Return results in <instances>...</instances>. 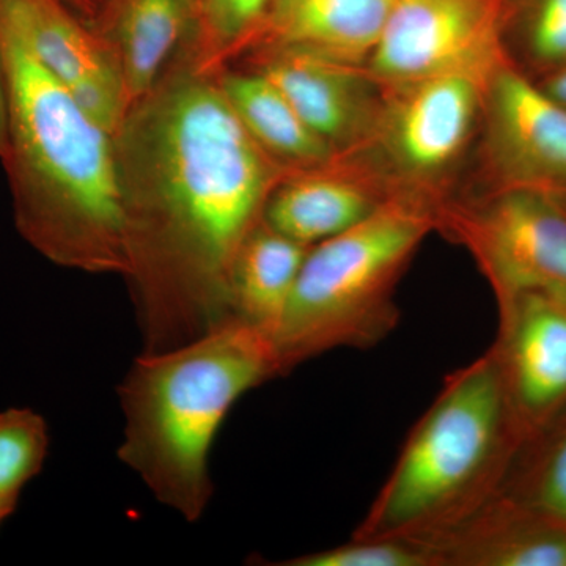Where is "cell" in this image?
<instances>
[{"label": "cell", "instance_id": "cell-21", "mask_svg": "<svg viewBox=\"0 0 566 566\" xmlns=\"http://www.w3.org/2000/svg\"><path fill=\"white\" fill-rule=\"evenodd\" d=\"M50 452L46 420L29 408L0 411V494L20 501Z\"/></svg>", "mask_w": 566, "mask_h": 566}, {"label": "cell", "instance_id": "cell-11", "mask_svg": "<svg viewBox=\"0 0 566 566\" xmlns=\"http://www.w3.org/2000/svg\"><path fill=\"white\" fill-rule=\"evenodd\" d=\"M485 107L488 159L502 188L566 192V106L501 65Z\"/></svg>", "mask_w": 566, "mask_h": 566}, {"label": "cell", "instance_id": "cell-1", "mask_svg": "<svg viewBox=\"0 0 566 566\" xmlns=\"http://www.w3.org/2000/svg\"><path fill=\"white\" fill-rule=\"evenodd\" d=\"M211 70L181 44L114 140L125 277L142 353L189 344L237 318L238 252L293 170L245 132Z\"/></svg>", "mask_w": 566, "mask_h": 566}, {"label": "cell", "instance_id": "cell-9", "mask_svg": "<svg viewBox=\"0 0 566 566\" xmlns=\"http://www.w3.org/2000/svg\"><path fill=\"white\" fill-rule=\"evenodd\" d=\"M491 77L438 74L389 88L371 139L405 186H428L455 166L485 107Z\"/></svg>", "mask_w": 566, "mask_h": 566}, {"label": "cell", "instance_id": "cell-3", "mask_svg": "<svg viewBox=\"0 0 566 566\" xmlns=\"http://www.w3.org/2000/svg\"><path fill=\"white\" fill-rule=\"evenodd\" d=\"M279 376L273 337L240 318L142 353L118 386V460L163 505L197 523L214 494L208 461L223 422L243 395Z\"/></svg>", "mask_w": 566, "mask_h": 566}, {"label": "cell", "instance_id": "cell-13", "mask_svg": "<svg viewBox=\"0 0 566 566\" xmlns=\"http://www.w3.org/2000/svg\"><path fill=\"white\" fill-rule=\"evenodd\" d=\"M394 196L335 158L286 175L264 205L263 221L296 243L314 248L365 221Z\"/></svg>", "mask_w": 566, "mask_h": 566}, {"label": "cell", "instance_id": "cell-6", "mask_svg": "<svg viewBox=\"0 0 566 566\" xmlns=\"http://www.w3.org/2000/svg\"><path fill=\"white\" fill-rule=\"evenodd\" d=\"M436 229L464 245L497 305L521 293L566 294V202L534 188H502L475 203L442 205Z\"/></svg>", "mask_w": 566, "mask_h": 566}, {"label": "cell", "instance_id": "cell-24", "mask_svg": "<svg viewBox=\"0 0 566 566\" xmlns=\"http://www.w3.org/2000/svg\"><path fill=\"white\" fill-rule=\"evenodd\" d=\"M9 134V95H7L6 70H3L2 54H0V156L7 147Z\"/></svg>", "mask_w": 566, "mask_h": 566}, {"label": "cell", "instance_id": "cell-23", "mask_svg": "<svg viewBox=\"0 0 566 566\" xmlns=\"http://www.w3.org/2000/svg\"><path fill=\"white\" fill-rule=\"evenodd\" d=\"M531 48L539 61L566 65V0H535Z\"/></svg>", "mask_w": 566, "mask_h": 566}, {"label": "cell", "instance_id": "cell-26", "mask_svg": "<svg viewBox=\"0 0 566 566\" xmlns=\"http://www.w3.org/2000/svg\"><path fill=\"white\" fill-rule=\"evenodd\" d=\"M77 13H81L85 20L92 21L96 17L102 0H65Z\"/></svg>", "mask_w": 566, "mask_h": 566}, {"label": "cell", "instance_id": "cell-15", "mask_svg": "<svg viewBox=\"0 0 566 566\" xmlns=\"http://www.w3.org/2000/svg\"><path fill=\"white\" fill-rule=\"evenodd\" d=\"M192 21V0H102L91 21L111 48L128 106L163 76Z\"/></svg>", "mask_w": 566, "mask_h": 566}, {"label": "cell", "instance_id": "cell-22", "mask_svg": "<svg viewBox=\"0 0 566 566\" xmlns=\"http://www.w3.org/2000/svg\"><path fill=\"white\" fill-rule=\"evenodd\" d=\"M279 566H441L433 547L408 538H352L340 546L286 558Z\"/></svg>", "mask_w": 566, "mask_h": 566}, {"label": "cell", "instance_id": "cell-28", "mask_svg": "<svg viewBox=\"0 0 566 566\" xmlns=\"http://www.w3.org/2000/svg\"><path fill=\"white\" fill-rule=\"evenodd\" d=\"M565 202H566V200H565Z\"/></svg>", "mask_w": 566, "mask_h": 566}, {"label": "cell", "instance_id": "cell-10", "mask_svg": "<svg viewBox=\"0 0 566 566\" xmlns=\"http://www.w3.org/2000/svg\"><path fill=\"white\" fill-rule=\"evenodd\" d=\"M0 22L114 136L128 99L111 48L65 0H0Z\"/></svg>", "mask_w": 566, "mask_h": 566}, {"label": "cell", "instance_id": "cell-20", "mask_svg": "<svg viewBox=\"0 0 566 566\" xmlns=\"http://www.w3.org/2000/svg\"><path fill=\"white\" fill-rule=\"evenodd\" d=\"M502 493L566 526V419L521 452Z\"/></svg>", "mask_w": 566, "mask_h": 566}, {"label": "cell", "instance_id": "cell-4", "mask_svg": "<svg viewBox=\"0 0 566 566\" xmlns=\"http://www.w3.org/2000/svg\"><path fill=\"white\" fill-rule=\"evenodd\" d=\"M520 452L488 349L447 376L353 538L431 545L502 493Z\"/></svg>", "mask_w": 566, "mask_h": 566}, {"label": "cell", "instance_id": "cell-18", "mask_svg": "<svg viewBox=\"0 0 566 566\" xmlns=\"http://www.w3.org/2000/svg\"><path fill=\"white\" fill-rule=\"evenodd\" d=\"M308 251L307 245L260 222L245 238L234 262L233 315L273 337Z\"/></svg>", "mask_w": 566, "mask_h": 566}, {"label": "cell", "instance_id": "cell-8", "mask_svg": "<svg viewBox=\"0 0 566 566\" xmlns=\"http://www.w3.org/2000/svg\"><path fill=\"white\" fill-rule=\"evenodd\" d=\"M497 307L490 352L524 452L566 419V294L521 293Z\"/></svg>", "mask_w": 566, "mask_h": 566}, {"label": "cell", "instance_id": "cell-7", "mask_svg": "<svg viewBox=\"0 0 566 566\" xmlns=\"http://www.w3.org/2000/svg\"><path fill=\"white\" fill-rule=\"evenodd\" d=\"M509 0H397L367 71L387 88L423 77H491L501 59Z\"/></svg>", "mask_w": 566, "mask_h": 566}, {"label": "cell", "instance_id": "cell-2", "mask_svg": "<svg viewBox=\"0 0 566 566\" xmlns=\"http://www.w3.org/2000/svg\"><path fill=\"white\" fill-rule=\"evenodd\" d=\"M9 134L0 163L14 226L66 270L125 273L114 140L0 22Z\"/></svg>", "mask_w": 566, "mask_h": 566}, {"label": "cell", "instance_id": "cell-12", "mask_svg": "<svg viewBox=\"0 0 566 566\" xmlns=\"http://www.w3.org/2000/svg\"><path fill=\"white\" fill-rule=\"evenodd\" d=\"M252 69L273 82L308 128L335 151L371 139L381 114L371 74L292 46L260 48Z\"/></svg>", "mask_w": 566, "mask_h": 566}, {"label": "cell", "instance_id": "cell-19", "mask_svg": "<svg viewBox=\"0 0 566 566\" xmlns=\"http://www.w3.org/2000/svg\"><path fill=\"white\" fill-rule=\"evenodd\" d=\"M275 0H192L186 46L211 70H223L251 50Z\"/></svg>", "mask_w": 566, "mask_h": 566}, {"label": "cell", "instance_id": "cell-25", "mask_svg": "<svg viewBox=\"0 0 566 566\" xmlns=\"http://www.w3.org/2000/svg\"><path fill=\"white\" fill-rule=\"evenodd\" d=\"M543 88H545L547 95L553 96L556 102L566 106V65L565 69L557 71Z\"/></svg>", "mask_w": 566, "mask_h": 566}, {"label": "cell", "instance_id": "cell-16", "mask_svg": "<svg viewBox=\"0 0 566 566\" xmlns=\"http://www.w3.org/2000/svg\"><path fill=\"white\" fill-rule=\"evenodd\" d=\"M397 0H275L248 52L292 46L335 61L364 62L374 52Z\"/></svg>", "mask_w": 566, "mask_h": 566}, {"label": "cell", "instance_id": "cell-14", "mask_svg": "<svg viewBox=\"0 0 566 566\" xmlns=\"http://www.w3.org/2000/svg\"><path fill=\"white\" fill-rule=\"evenodd\" d=\"M428 546L441 566H566V526L504 493Z\"/></svg>", "mask_w": 566, "mask_h": 566}, {"label": "cell", "instance_id": "cell-17", "mask_svg": "<svg viewBox=\"0 0 566 566\" xmlns=\"http://www.w3.org/2000/svg\"><path fill=\"white\" fill-rule=\"evenodd\" d=\"M219 82L245 132L286 169H312L337 158V151L308 128L285 95L263 74L251 69H223Z\"/></svg>", "mask_w": 566, "mask_h": 566}, {"label": "cell", "instance_id": "cell-27", "mask_svg": "<svg viewBox=\"0 0 566 566\" xmlns=\"http://www.w3.org/2000/svg\"><path fill=\"white\" fill-rule=\"evenodd\" d=\"M18 502L20 501H17V499L6 497V495L0 494V527L13 515Z\"/></svg>", "mask_w": 566, "mask_h": 566}, {"label": "cell", "instance_id": "cell-5", "mask_svg": "<svg viewBox=\"0 0 566 566\" xmlns=\"http://www.w3.org/2000/svg\"><path fill=\"white\" fill-rule=\"evenodd\" d=\"M434 229L433 205L397 193L353 229L311 248L273 334L281 376L335 349L386 340L401 319L398 281Z\"/></svg>", "mask_w": 566, "mask_h": 566}]
</instances>
